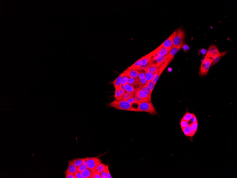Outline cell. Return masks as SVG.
Listing matches in <instances>:
<instances>
[{"instance_id":"cell-27","label":"cell","mask_w":237,"mask_h":178,"mask_svg":"<svg viewBox=\"0 0 237 178\" xmlns=\"http://www.w3.org/2000/svg\"><path fill=\"white\" fill-rule=\"evenodd\" d=\"M145 74H145V78H146L147 82L152 80L153 76V74L151 73L147 72V71H145Z\"/></svg>"},{"instance_id":"cell-5","label":"cell","mask_w":237,"mask_h":178,"mask_svg":"<svg viewBox=\"0 0 237 178\" xmlns=\"http://www.w3.org/2000/svg\"><path fill=\"white\" fill-rule=\"evenodd\" d=\"M184 39V31L181 28H180L177 30L176 35L174 38L173 48L176 47L183 42Z\"/></svg>"},{"instance_id":"cell-23","label":"cell","mask_w":237,"mask_h":178,"mask_svg":"<svg viewBox=\"0 0 237 178\" xmlns=\"http://www.w3.org/2000/svg\"><path fill=\"white\" fill-rule=\"evenodd\" d=\"M106 168V165L103 163H101L97 166L96 171L97 172L101 174L102 173Z\"/></svg>"},{"instance_id":"cell-24","label":"cell","mask_w":237,"mask_h":178,"mask_svg":"<svg viewBox=\"0 0 237 178\" xmlns=\"http://www.w3.org/2000/svg\"><path fill=\"white\" fill-rule=\"evenodd\" d=\"M114 97L116 99V100L117 101H120L123 100V96H122L120 94L118 91V89H115V95Z\"/></svg>"},{"instance_id":"cell-20","label":"cell","mask_w":237,"mask_h":178,"mask_svg":"<svg viewBox=\"0 0 237 178\" xmlns=\"http://www.w3.org/2000/svg\"><path fill=\"white\" fill-rule=\"evenodd\" d=\"M128 84L135 87V86H139L141 87L140 85V79H139L138 78H130L129 81H128Z\"/></svg>"},{"instance_id":"cell-25","label":"cell","mask_w":237,"mask_h":178,"mask_svg":"<svg viewBox=\"0 0 237 178\" xmlns=\"http://www.w3.org/2000/svg\"><path fill=\"white\" fill-rule=\"evenodd\" d=\"M182 130L183 133H184L185 135H186V137H189L190 134V132H191V131L190 125H189L185 127L184 128L182 129Z\"/></svg>"},{"instance_id":"cell-44","label":"cell","mask_w":237,"mask_h":178,"mask_svg":"<svg viewBox=\"0 0 237 178\" xmlns=\"http://www.w3.org/2000/svg\"><path fill=\"white\" fill-rule=\"evenodd\" d=\"M106 169L107 172V178H112V176H111L110 173L109 172V169L108 165H106Z\"/></svg>"},{"instance_id":"cell-22","label":"cell","mask_w":237,"mask_h":178,"mask_svg":"<svg viewBox=\"0 0 237 178\" xmlns=\"http://www.w3.org/2000/svg\"><path fill=\"white\" fill-rule=\"evenodd\" d=\"M194 115V114L192 113H190L189 112H186L184 114L182 119L185 121H187V122H189L191 120V119L192 118Z\"/></svg>"},{"instance_id":"cell-17","label":"cell","mask_w":237,"mask_h":178,"mask_svg":"<svg viewBox=\"0 0 237 178\" xmlns=\"http://www.w3.org/2000/svg\"><path fill=\"white\" fill-rule=\"evenodd\" d=\"M124 87L125 90L126 92L132 94H134L136 92L139 90L135 88V87L129 84H127L124 85Z\"/></svg>"},{"instance_id":"cell-37","label":"cell","mask_w":237,"mask_h":178,"mask_svg":"<svg viewBox=\"0 0 237 178\" xmlns=\"http://www.w3.org/2000/svg\"><path fill=\"white\" fill-rule=\"evenodd\" d=\"M127 101L128 102H129L130 104H139V102L137 101L135 99V98L134 97H131L130 99H129L127 100Z\"/></svg>"},{"instance_id":"cell-34","label":"cell","mask_w":237,"mask_h":178,"mask_svg":"<svg viewBox=\"0 0 237 178\" xmlns=\"http://www.w3.org/2000/svg\"><path fill=\"white\" fill-rule=\"evenodd\" d=\"M139 70L140 72L139 75H138V78L139 79H141V78L145 77V74H145V71L144 70L142 69H139Z\"/></svg>"},{"instance_id":"cell-12","label":"cell","mask_w":237,"mask_h":178,"mask_svg":"<svg viewBox=\"0 0 237 178\" xmlns=\"http://www.w3.org/2000/svg\"><path fill=\"white\" fill-rule=\"evenodd\" d=\"M125 75L124 71L121 73L114 81L113 82L112 84L115 87V89H118L122 85V80L123 77Z\"/></svg>"},{"instance_id":"cell-13","label":"cell","mask_w":237,"mask_h":178,"mask_svg":"<svg viewBox=\"0 0 237 178\" xmlns=\"http://www.w3.org/2000/svg\"><path fill=\"white\" fill-rule=\"evenodd\" d=\"M136 92L141 96V97L146 102H151V96H149L145 93L141 89L137 91Z\"/></svg>"},{"instance_id":"cell-43","label":"cell","mask_w":237,"mask_h":178,"mask_svg":"<svg viewBox=\"0 0 237 178\" xmlns=\"http://www.w3.org/2000/svg\"><path fill=\"white\" fill-rule=\"evenodd\" d=\"M182 48H183V50L185 52L187 51L190 49V47L188 44H184L182 45Z\"/></svg>"},{"instance_id":"cell-9","label":"cell","mask_w":237,"mask_h":178,"mask_svg":"<svg viewBox=\"0 0 237 178\" xmlns=\"http://www.w3.org/2000/svg\"><path fill=\"white\" fill-rule=\"evenodd\" d=\"M153 56V54L152 52L151 53L141 58V67H145L143 68L142 69L144 70L147 67V66L149 64L151 59Z\"/></svg>"},{"instance_id":"cell-16","label":"cell","mask_w":237,"mask_h":178,"mask_svg":"<svg viewBox=\"0 0 237 178\" xmlns=\"http://www.w3.org/2000/svg\"><path fill=\"white\" fill-rule=\"evenodd\" d=\"M128 70L127 72V75L130 78H138L139 70V69H132L127 68Z\"/></svg>"},{"instance_id":"cell-14","label":"cell","mask_w":237,"mask_h":178,"mask_svg":"<svg viewBox=\"0 0 237 178\" xmlns=\"http://www.w3.org/2000/svg\"><path fill=\"white\" fill-rule=\"evenodd\" d=\"M96 170L87 168L81 172L82 175L84 178H92Z\"/></svg>"},{"instance_id":"cell-45","label":"cell","mask_w":237,"mask_h":178,"mask_svg":"<svg viewBox=\"0 0 237 178\" xmlns=\"http://www.w3.org/2000/svg\"><path fill=\"white\" fill-rule=\"evenodd\" d=\"M118 91L119 92L120 94V95L122 96H123L125 94L126 91H125V90H124L123 89H121L120 88H118Z\"/></svg>"},{"instance_id":"cell-6","label":"cell","mask_w":237,"mask_h":178,"mask_svg":"<svg viewBox=\"0 0 237 178\" xmlns=\"http://www.w3.org/2000/svg\"><path fill=\"white\" fill-rule=\"evenodd\" d=\"M87 160V166L88 168L93 170H96L99 164L101 163L100 159L96 157H86Z\"/></svg>"},{"instance_id":"cell-8","label":"cell","mask_w":237,"mask_h":178,"mask_svg":"<svg viewBox=\"0 0 237 178\" xmlns=\"http://www.w3.org/2000/svg\"><path fill=\"white\" fill-rule=\"evenodd\" d=\"M183 44H184V42H182L179 46H177V47H175V48H172V49L169 52V53L167 55H166L167 61L168 60H173V59L175 55L182 47Z\"/></svg>"},{"instance_id":"cell-19","label":"cell","mask_w":237,"mask_h":178,"mask_svg":"<svg viewBox=\"0 0 237 178\" xmlns=\"http://www.w3.org/2000/svg\"><path fill=\"white\" fill-rule=\"evenodd\" d=\"M141 58L136 61L134 64L128 67L129 69H141Z\"/></svg>"},{"instance_id":"cell-38","label":"cell","mask_w":237,"mask_h":178,"mask_svg":"<svg viewBox=\"0 0 237 178\" xmlns=\"http://www.w3.org/2000/svg\"><path fill=\"white\" fill-rule=\"evenodd\" d=\"M196 122H197V118L196 117L194 114L192 118L191 119V120L188 122V123H189V125H190L191 124Z\"/></svg>"},{"instance_id":"cell-26","label":"cell","mask_w":237,"mask_h":178,"mask_svg":"<svg viewBox=\"0 0 237 178\" xmlns=\"http://www.w3.org/2000/svg\"><path fill=\"white\" fill-rule=\"evenodd\" d=\"M142 90L145 92L146 94H147L149 96H151L152 93V92L150 90L149 88L147 87V85H144V86L142 87L141 88Z\"/></svg>"},{"instance_id":"cell-29","label":"cell","mask_w":237,"mask_h":178,"mask_svg":"<svg viewBox=\"0 0 237 178\" xmlns=\"http://www.w3.org/2000/svg\"><path fill=\"white\" fill-rule=\"evenodd\" d=\"M134 97H135V99L139 103L142 102H146L144 101V100L136 92L134 94Z\"/></svg>"},{"instance_id":"cell-46","label":"cell","mask_w":237,"mask_h":178,"mask_svg":"<svg viewBox=\"0 0 237 178\" xmlns=\"http://www.w3.org/2000/svg\"><path fill=\"white\" fill-rule=\"evenodd\" d=\"M196 132H195V131H191L189 137H193L194 136L195 134H196Z\"/></svg>"},{"instance_id":"cell-7","label":"cell","mask_w":237,"mask_h":178,"mask_svg":"<svg viewBox=\"0 0 237 178\" xmlns=\"http://www.w3.org/2000/svg\"><path fill=\"white\" fill-rule=\"evenodd\" d=\"M176 32L177 31L174 32L171 35L161 44V46L163 47L172 49L173 47V40L176 35Z\"/></svg>"},{"instance_id":"cell-11","label":"cell","mask_w":237,"mask_h":178,"mask_svg":"<svg viewBox=\"0 0 237 178\" xmlns=\"http://www.w3.org/2000/svg\"><path fill=\"white\" fill-rule=\"evenodd\" d=\"M157 55L160 56H164L167 55L172 49L163 47L160 45L158 48Z\"/></svg>"},{"instance_id":"cell-33","label":"cell","mask_w":237,"mask_h":178,"mask_svg":"<svg viewBox=\"0 0 237 178\" xmlns=\"http://www.w3.org/2000/svg\"><path fill=\"white\" fill-rule=\"evenodd\" d=\"M87 168H88V167H87V165L82 164L77 167V171L81 172Z\"/></svg>"},{"instance_id":"cell-18","label":"cell","mask_w":237,"mask_h":178,"mask_svg":"<svg viewBox=\"0 0 237 178\" xmlns=\"http://www.w3.org/2000/svg\"><path fill=\"white\" fill-rule=\"evenodd\" d=\"M160 67H158L156 65H149L144 70L145 71L149 72L154 74L159 71Z\"/></svg>"},{"instance_id":"cell-1","label":"cell","mask_w":237,"mask_h":178,"mask_svg":"<svg viewBox=\"0 0 237 178\" xmlns=\"http://www.w3.org/2000/svg\"><path fill=\"white\" fill-rule=\"evenodd\" d=\"M109 104L110 107L119 110L135 112L136 111L137 108L133 107L132 104L126 100L118 101L115 100L109 103Z\"/></svg>"},{"instance_id":"cell-2","label":"cell","mask_w":237,"mask_h":178,"mask_svg":"<svg viewBox=\"0 0 237 178\" xmlns=\"http://www.w3.org/2000/svg\"><path fill=\"white\" fill-rule=\"evenodd\" d=\"M136 112H144L148 113L151 115L157 114V112L152 103L151 102H142L139 103Z\"/></svg>"},{"instance_id":"cell-21","label":"cell","mask_w":237,"mask_h":178,"mask_svg":"<svg viewBox=\"0 0 237 178\" xmlns=\"http://www.w3.org/2000/svg\"><path fill=\"white\" fill-rule=\"evenodd\" d=\"M84 158H76V159H74L72 160H70V161L73 163L74 165L76 167H77L81 166L83 164V162H84Z\"/></svg>"},{"instance_id":"cell-28","label":"cell","mask_w":237,"mask_h":178,"mask_svg":"<svg viewBox=\"0 0 237 178\" xmlns=\"http://www.w3.org/2000/svg\"><path fill=\"white\" fill-rule=\"evenodd\" d=\"M146 85H147V87L149 88L150 90L152 92L153 90L154 87H155V85H156L154 84V83L153 82L152 80H151V81L147 82L146 84Z\"/></svg>"},{"instance_id":"cell-30","label":"cell","mask_w":237,"mask_h":178,"mask_svg":"<svg viewBox=\"0 0 237 178\" xmlns=\"http://www.w3.org/2000/svg\"><path fill=\"white\" fill-rule=\"evenodd\" d=\"M134 96V94L129 93V92H125V94L123 96V100L127 101V100L130 99L131 97Z\"/></svg>"},{"instance_id":"cell-39","label":"cell","mask_w":237,"mask_h":178,"mask_svg":"<svg viewBox=\"0 0 237 178\" xmlns=\"http://www.w3.org/2000/svg\"><path fill=\"white\" fill-rule=\"evenodd\" d=\"M101 178H107V172L106 169L101 174Z\"/></svg>"},{"instance_id":"cell-42","label":"cell","mask_w":237,"mask_h":178,"mask_svg":"<svg viewBox=\"0 0 237 178\" xmlns=\"http://www.w3.org/2000/svg\"><path fill=\"white\" fill-rule=\"evenodd\" d=\"M65 174V178H75L74 174H70V173H67Z\"/></svg>"},{"instance_id":"cell-35","label":"cell","mask_w":237,"mask_h":178,"mask_svg":"<svg viewBox=\"0 0 237 178\" xmlns=\"http://www.w3.org/2000/svg\"><path fill=\"white\" fill-rule=\"evenodd\" d=\"M180 126H181V128H182V129L184 128L185 127H186V126H188L189 125V123H188V122L184 120H182V119L181 120V122H180Z\"/></svg>"},{"instance_id":"cell-40","label":"cell","mask_w":237,"mask_h":178,"mask_svg":"<svg viewBox=\"0 0 237 178\" xmlns=\"http://www.w3.org/2000/svg\"><path fill=\"white\" fill-rule=\"evenodd\" d=\"M92 178H101V174L96 171L94 173Z\"/></svg>"},{"instance_id":"cell-36","label":"cell","mask_w":237,"mask_h":178,"mask_svg":"<svg viewBox=\"0 0 237 178\" xmlns=\"http://www.w3.org/2000/svg\"><path fill=\"white\" fill-rule=\"evenodd\" d=\"M147 82L145 77L141 78V79H140V87H142L144 85H146Z\"/></svg>"},{"instance_id":"cell-10","label":"cell","mask_w":237,"mask_h":178,"mask_svg":"<svg viewBox=\"0 0 237 178\" xmlns=\"http://www.w3.org/2000/svg\"><path fill=\"white\" fill-rule=\"evenodd\" d=\"M172 60H168L166 61L164 63L161 65V67H160V68H159V70L158 75H157L156 78L153 81L155 85L156 84L157 82V81L158 80L159 78L160 77V76H161V75L162 73L163 72L164 70L166 68L167 66L171 62Z\"/></svg>"},{"instance_id":"cell-32","label":"cell","mask_w":237,"mask_h":178,"mask_svg":"<svg viewBox=\"0 0 237 178\" xmlns=\"http://www.w3.org/2000/svg\"><path fill=\"white\" fill-rule=\"evenodd\" d=\"M130 78L127 75H125L123 77L122 80V84L123 85H125L128 84V81L129 79Z\"/></svg>"},{"instance_id":"cell-4","label":"cell","mask_w":237,"mask_h":178,"mask_svg":"<svg viewBox=\"0 0 237 178\" xmlns=\"http://www.w3.org/2000/svg\"><path fill=\"white\" fill-rule=\"evenodd\" d=\"M224 53H220L217 47L214 45H212L210 46L207 52L205 58H210L212 59L216 58L219 57H221V56H224Z\"/></svg>"},{"instance_id":"cell-15","label":"cell","mask_w":237,"mask_h":178,"mask_svg":"<svg viewBox=\"0 0 237 178\" xmlns=\"http://www.w3.org/2000/svg\"><path fill=\"white\" fill-rule=\"evenodd\" d=\"M77 171V167H76L72 162L70 161L69 162V165L68 167L64 174L67 173H70V174H75Z\"/></svg>"},{"instance_id":"cell-31","label":"cell","mask_w":237,"mask_h":178,"mask_svg":"<svg viewBox=\"0 0 237 178\" xmlns=\"http://www.w3.org/2000/svg\"><path fill=\"white\" fill-rule=\"evenodd\" d=\"M190 128H191V130L193 131H195L197 132L198 129V121L192 123L190 125Z\"/></svg>"},{"instance_id":"cell-41","label":"cell","mask_w":237,"mask_h":178,"mask_svg":"<svg viewBox=\"0 0 237 178\" xmlns=\"http://www.w3.org/2000/svg\"><path fill=\"white\" fill-rule=\"evenodd\" d=\"M75 178H84L82 175L81 172L77 171L76 172L75 174Z\"/></svg>"},{"instance_id":"cell-3","label":"cell","mask_w":237,"mask_h":178,"mask_svg":"<svg viewBox=\"0 0 237 178\" xmlns=\"http://www.w3.org/2000/svg\"><path fill=\"white\" fill-rule=\"evenodd\" d=\"M213 61V59L210 58H205L204 59L202 63L199 70L200 75L204 76L207 74Z\"/></svg>"}]
</instances>
